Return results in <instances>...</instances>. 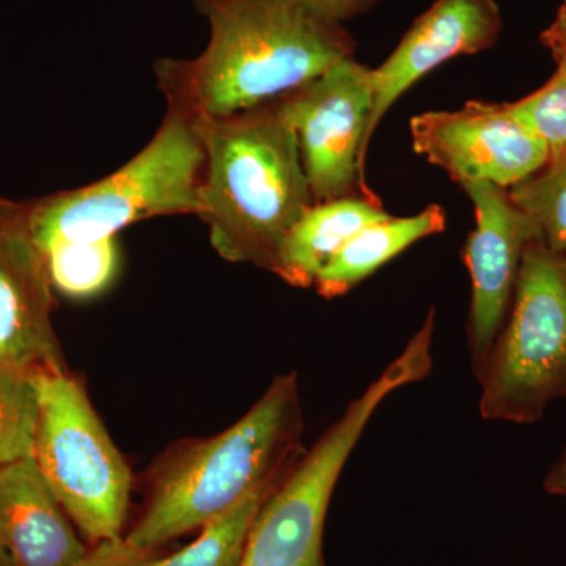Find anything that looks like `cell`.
<instances>
[{
    "mask_svg": "<svg viewBox=\"0 0 566 566\" xmlns=\"http://www.w3.org/2000/svg\"><path fill=\"white\" fill-rule=\"evenodd\" d=\"M296 374L275 376L260 400L211 438L178 442L153 464L144 512L126 538L159 549L289 474L304 455Z\"/></svg>",
    "mask_w": 566,
    "mask_h": 566,
    "instance_id": "cell-2",
    "label": "cell"
},
{
    "mask_svg": "<svg viewBox=\"0 0 566 566\" xmlns=\"http://www.w3.org/2000/svg\"><path fill=\"white\" fill-rule=\"evenodd\" d=\"M543 43L553 51V54L556 55L558 52L566 51V9L562 7L558 10L556 20L553 21V24L543 32L542 35Z\"/></svg>",
    "mask_w": 566,
    "mask_h": 566,
    "instance_id": "cell-23",
    "label": "cell"
},
{
    "mask_svg": "<svg viewBox=\"0 0 566 566\" xmlns=\"http://www.w3.org/2000/svg\"><path fill=\"white\" fill-rule=\"evenodd\" d=\"M210 25L199 57L159 59L167 104L196 117H226L274 102L354 57L344 25L316 17L301 0H188Z\"/></svg>",
    "mask_w": 566,
    "mask_h": 566,
    "instance_id": "cell-1",
    "label": "cell"
},
{
    "mask_svg": "<svg viewBox=\"0 0 566 566\" xmlns=\"http://www.w3.org/2000/svg\"><path fill=\"white\" fill-rule=\"evenodd\" d=\"M502 25L495 0H436L417 18L385 63L371 70L370 139L390 107L416 82L452 59L490 50L501 35Z\"/></svg>",
    "mask_w": 566,
    "mask_h": 566,
    "instance_id": "cell-12",
    "label": "cell"
},
{
    "mask_svg": "<svg viewBox=\"0 0 566 566\" xmlns=\"http://www.w3.org/2000/svg\"><path fill=\"white\" fill-rule=\"evenodd\" d=\"M301 2L322 20L344 25L346 21L367 13L382 0H301Z\"/></svg>",
    "mask_w": 566,
    "mask_h": 566,
    "instance_id": "cell-22",
    "label": "cell"
},
{
    "mask_svg": "<svg viewBox=\"0 0 566 566\" xmlns=\"http://www.w3.org/2000/svg\"><path fill=\"white\" fill-rule=\"evenodd\" d=\"M475 379L490 422L535 423L566 397V256L542 241L524 251L509 316Z\"/></svg>",
    "mask_w": 566,
    "mask_h": 566,
    "instance_id": "cell-6",
    "label": "cell"
},
{
    "mask_svg": "<svg viewBox=\"0 0 566 566\" xmlns=\"http://www.w3.org/2000/svg\"><path fill=\"white\" fill-rule=\"evenodd\" d=\"M434 308L403 352L354 398L256 513L238 566H327L324 527L335 486L379 406L433 370Z\"/></svg>",
    "mask_w": 566,
    "mask_h": 566,
    "instance_id": "cell-4",
    "label": "cell"
},
{
    "mask_svg": "<svg viewBox=\"0 0 566 566\" xmlns=\"http://www.w3.org/2000/svg\"><path fill=\"white\" fill-rule=\"evenodd\" d=\"M409 128L417 155L460 186L491 182L510 189L542 169L551 155L512 103L472 99L458 111L416 115Z\"/></svg>",
    "mask_w": 566,
    "mask_h": 566,
    "instance_id": "cell-9",
    "label": "cell"
},
{
    "mask_svg": "<svg viewBox=\"0 0 566 566\" xmlns=\"http://www.w3.org/2000/svg\"><path fill=\"white\" fill-rule=\"evenodd\" d=\"M557 71L539 91L512 103L517 117L549 148L551 153L566 145V51L554 55Z\"/></svg>",
    "mask_w": 566,
    "mask_h": 566,
    "instance_id": "cell-20",
    "label": "cell"
},
{
    "mask_svg": "<svg viewBox=\"0 0 566 566\" xmlns=\"http://www.w3.org/2000/svg\"><path fill=\"white\" fill-rule=\"evenodd\" d=\"M282 480L249 495L240 505L205 526L191 545L182 547L172 556L163 557L158 566L240 565L249 528L264 501L270 497Z\"/></svg>",
    "mask_w": 566,
    "mask_h": 566,
    "instance_id": "cell-17",
    "label": "cell"
},
{
    "mask_svg": "<svg viewBox=\"0 0 566 566\" xmlns=\"http://www.w3.org/2000/svg\"><path fill=\"white\" fill-rule=\"evenodd\" d=\"M163 557L159 549L134 545L122 535L93 543L71 566H158Z\"/></svg>",
    "mask_w": 566,
    "mask_h": 566,
    "instance_id": "cell-21",
    "label": "cell"
},
{
    "mask_svg": "<svg viewBox=\"0 0 566 566\" xmlns=\"http://www.w3.org/2000/svg\"><path fill=\"white\" fill-rule=\"evenodd\" d=\"M446 222L444 208L430 205L408 218L387 214L368 223L324 266L314 283L316 293L324 300L345 296L412 244L444 232Z\"/></svg>",
    "mask_w": 566,
    "mask_h": 566,
    "instance_id": "cell-15",
    "label": "cell"
},
{
    "mask_svg": "<svg viewBox=\"0 0 566 566\" xmlns=\"http://www.w3.org/2000/svg\"><path fill=\"white\" fill-rule=\"evenodd\" d=\"M44 256L52 286L76 300L103 293L120 264L117 238L54 245Z\"/></svg>",
    "mask_w": 566,
    "mask_h": 566,
    "instance_id": "cell-18",
    "label": "cell"
},
{
    "mask_svg": "<svg viewBox=\"0 0 566 566\" xmlns=\"http://www.w3.org/2000/svg\"><path fill=\"white\" fill-rule=\"evenodd\" d=\"M543 486H545L546 493L566 497V449L556 463L551 465Z\"/></svg>",
    "mask_w": 566,
    "mask_h": 566,
    "instance_id": "cell-24",
    "label": "cell"
},
{
    "mask_svg": "<svg viewBox=\"0 0 566 566\" xmlns=\"http://www.w3.org/2000/svg\"><path fill=\"white\" fill-rule=\"evenodd\" d=\"M387 214L381 200L365 197L312 205L283 241L275 275L296 289H311L354 234Z\"/></svg>",
    "mask_w": 566,
    "mask_h": 566,
    "instance_id": "cell-14",
    "label": "cell"
},
{
    "mask_svg": "<svg viewBox=\"0 0 566 566\" xmlns=\"http://www.w3.org/2000/svg\"><path fill=\"white\" fill-rule=\"evenodd\" d=\"M513 203L534 222L539 240L566 256V145L545 166L509 189Z\"/></svg>",
    "mask_w": 566,
    "mask_h": 566,
    "instance_id": "cell-16",
    "label": "cell"
},
{
    "mask_svg": "<svg viewBox=\"0 0 566 566\" xmlns=\"http://www.w3.org/2000/svg\"><path fill=\"white\" fill-rule=\"evenodd\" d=\"M52 289L28 202L0 196V364L32 378L66 370L52 324Z\"/></svg>",
    "mask_w": 566,
    "mask_h": 566,
    "instance_id": "cell-10",
    "label": "cell"
},
{
    "mask_svg": "<svg viewBox=\"0 0 566 566\" xmlns=\"http://www.w3.org/2000/svg\"><path fill=\"white\" fill-rule=\"evenodd\" d=\"M0 566H17L13 558L10 557V554L2 546H0Z\"/></svg>",
    "mask_w": 566,
    "mask_h": 566,
    "instance_id": "cell-25",
    "label": "cell"
},
{
    "mask_svg": "<svg viewBox=\"0 0 566 566\" xmlns=\"http://www.w3.org/2000/svg\"><path fill=\"white\" fill-rule=\"evenodd\" d=\"M196 118L205 147L199 218L212 248L275 275L283 241L314 205L292 126L275 99Z\"/></svg>",
    "mask_w": 566,
    "mask_h": 566,
    "instance_id": "cell-3",
    "label": "cell"
},
{
    "mask_svg": "<svg viewBox=\"0 0 566 566\" xmlns=\"http://www.w3.org/2000/svg\"><path fill=\"white\" fill-rule=\"evenodd\" d=\"M371 70L345 59L275 99L296 136L314 203L348 197L379 200L365 180L374 111Z\"/></svg>",
    "mask_w": 566,
    "mask_h": 566,
    "instance_id": "cell-8",
    "label": "cell"
},
{
    "mask_svg": "<svg viewBox=\"0 0 566 566\" xmlns=\"http://www.w3.org/2000/svg\"><path fill=\"white\" fill-rule=\"evenodd\" d=\"M461 188L475 210V229L465 241L463 260L472 282L465 333L476 376L509 316L524 251L532 241L542 240L534 222L513 203L509 189L491 182Z\"/></svg>",
    "mask_w": 566,
    "mask_h": 566,
    "instance_id": "cell-11",
    "label": "cell"
},
{
    "mask_svg": "<svg viewBox=\"0 0 566 566\" xmlns=\"http://www.w3.org/2000/svg\"><path fill=\"white\" fill-rule=\"evenodd\" d=\"M40 419L33 442L44 482L92 543L123 535L132 469L112 442L84 387L69 370L35 376Z\"/></svg>",
    "mask_w": 566,
    "mask_h": 566,
    "instance_id": "cell-7",
    "label": "cell"
},
{
    "mask_svg": "<svg viewBox=\"0 0 566 566\" xmlns=\"http://www.w3.org/2000/svg\"><path fill=\"white\" fill-rule=\"evenodd\" d=\"M39 419L35 379L0 364V465L32 457Z\"/></svg>",
    "mask_w": 566,
    "mask_h": 566,
    "instance_id": "cell-19",
    "label": "cell"
},
{
    "mask_svg": "<svg viewBox=\"0 0 566 566\" xmlns=\"http://www.w3.org/2000/svg\"><path fill=\"white\" fill-rule=\"evenodd\" d=\"M562 7H565V9H566V0H564V6H562Z\"/></svg>",
    "mask_w": 566,
    "mask_h": 566,
    "instance_id": "cell-26",
    "label": "cell"
},
{
    "mask_svg": "<svg viewBox=\"0 0 566 566\" xmlns=\"http://www.w3.org/2000/svg\"><path fill=\"white\" fill-rule=\"evenodd\" d=\"M0 546L17 566H71L87 551L32 457L0 465Z\"/></svg>",
    "mask_w": 566,
    "mask_h": 566,
    "instance_id": "cell-13",
    "label": "cell"
},
{
    "mask_svg": "<svg viewBox=\"0 0 566 566\" xmlns=\"http://www.w3.org/2000/svg\"><path fill=\"white\" fill-rule=\"evenodd\" d=\"M205 147L197 118L167 104L161 126L134 158L102 180L29 205L33 241L54 245L115 238L156 216L200 212Z\"/></svg>",
    "mask_w": 566,
    "mask_h": 566,
    "instance_id": "cell-5",
    "label": "cell"
}]
</instances>
